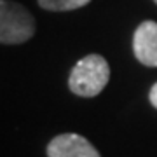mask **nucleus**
<instances>
[{
    "label": "nucleus",
    "mask_w": 157,
    "mask_h": 157,
    "mask_svg": "<svg viewBox=\"0 0 157 157\" xmlns=\"http://www.w3.org/2000/svg\"><path fill=\"white\" fill-rule=\"evenodd\" d=\"M108 78H110V68L107 59L100 54H89L72 68L68 86L75 94L91 98L103 91V87L108 84Z\"/></svg>",
    "instance_id": "obj_1"
},
{
    "label": "nucleus",
    "mask_w": 157,
    "mask_h": 157,
    "mask_svg": "<svg viewBox=\"0 0 157 157\" xmlns=\"http://www.w3.org/2000/svg\"><path fill=\"white\" fill-rule=\"evenodd\" d=\"M35 32L33 17L16 2H0V40L2 44H19L28 40Z\"/></svg>",
    "instance_id": "obj_2"
},
{
    "label": "nucleus",
    "mask_w": 157,
    "mask_h": 157,
    "mask_svg": "<svg viewBox=\"0 0 157 157\" xmlns=\"http://www.w3.org/2000/svg\"><path fill=\"white\" fill-rule=\"evenodd\" d=\"M49 157H100L98 150L77 133H65L52 138L47 145Z\"/></svg>",
    "instance_id": "obj_3"
},
{
    "label": "nucleus",
    "mask_w": 157,
    "mask_h": 157,
    "mask_svg": "<svg viewBox=\"0 0 157 157\" xmlns=\"http://www.w3.org/2000/svg\"><path fill=\"white\" fill-rule=\"evenodd\" d=\"M136 59L147 67H157V23L143 21L136 28L133 39Z\"/></svg>",
    "instance_id": "obj_4"
},
{
    "label": "nucleus",
    "mask_w": 157,
    "mask_h": 157,
    "mask_svg": "<svg viewBox=\"0 0 157 157\" xmlns=\"http://www.w3.org/2000/svg\"><path fill=\"white\" fill-rule=\"evenodd\" d=\"M91 0H39L40 7L49 9V11H72L84 7Z\"/></svg>",
    "instance_id": "obj_5"
},
{
    "label": "nucleus",
    "mask_w": 157,
    "mask_h": 157,
    "mask_svg": "<svg viewBox=\"0 0 157 157\" xmlns=\"http://www.w3.org/2000/svg\"><path fill=\"white\" fill-rule=\"evenodd\" d=\"M150 103L157 108V82L152 86V89H150Z\"/></svg>",
    "instance_id": "obj_6"
},
{
    "label": "nucleus",
    "mask_w": 157,
    "mask_h": 157,
    "mask_svg": "<svg viewBox=\"0 0 157 157\" xmlns=\"http://www.w3.org/2000/svg\"><path fill=\"white\" fill-rule=\"evenodd\" d=\"M154 2H155V4H157V0H154Z\"/></svg>",
    "instance_id": "obj_7"
}]
</instances>
